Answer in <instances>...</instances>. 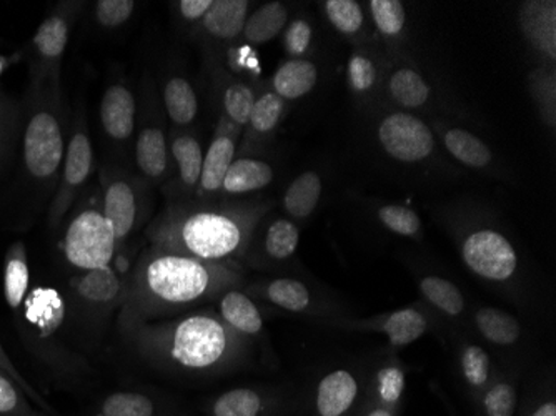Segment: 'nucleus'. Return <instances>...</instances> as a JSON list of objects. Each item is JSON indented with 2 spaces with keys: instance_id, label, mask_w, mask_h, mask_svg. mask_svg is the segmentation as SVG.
Here are the masks:
<instances>
[{
  "instance_id": "nucleus-20",
  "label": "nucleus",
  "mask_w": 556,
  "mask_h": 416,
  "mask_svg": "<svg viewBox=\"0 0 556 416\" xmlns=\"http://www.w3.org/2000/svg\"><path fill=\"white\" fill-rule=\"evenodd\" d=\"M239 134L240 128L222 117L217 136L212 140L211 147L204 155L202 174H200L199 187H197L199 199L208 200L220 192L225 175L229 172L233 155H236Z\"/></svg>"
},
{
  "instance_id": "nucleus-37",
  "label": "nucleus",
  "mask_w": 556,
  "mask_h": 416,
  "mask_svg": "<svg viewBox=\"0 0 556 416\" xmlns=\"http://www.w3.org/2000/svg\"><path fill=\"white\" fill-rule=\"evenodd\" d=\"M445 146L453 157L468 167L483 168L492 162V150L473 134L452 128L445 134Z\"/></svg>"
},
{
  "instance_id": "nucleus-5",
  "label": "nucleus",
  "mask_w": 556,
  "mask_h": 416,
  "mask_svg": "<svg viewBox=\"0 0 556 416\" xmlns=\"http://www.w3.org/2000/svg\"><path fill=\"white\" fill-rule=\"evenodd\" d=\"M12 315L25 346L50 370L67 378L90 371L89 363L67 345V302L58 290H29L24 305Z\"/></svg>"
},
{
  "instance_id": "nucleus-21",
  "label": "nucleus",
  "mask_w": 556,
  "mask_h": 416,
  "mask_svg": "<svg viewBox=\"0 0 556 416\" xmlns=\"http://www.w3.org/2000/svg\"><path fill=\"white\" fill-rule=\"evenodd\" d=\"M217 314L240 337L249 340L252 345L265 343V325L261 310L252 297L242 289L227 290L217 299Z\"/></svg>"
},
{
  "instance_id": "nucleus-29",
  "label": "nucleus",
  "mask_w": 556,
  "mask_h": 416,
  "mask_svg": "<svg viewBox=\"0 0 556 416\" xmlns=\"http://www.w3.org/2000/svg\"><path fill=\"white\" fill-rule=\"evenodd\" d=\"M418 289L427 303L450 320H460L467 314V300L457 285L440 275H421Z\"/></svg>"
},
{
  "instance_id": "nucleus-9",
  "label": "nucleus",
  "mask_w": 556,
  "mask_h": 416,
  "mask_svg": "<svg viewBox=\"0 0 556 416\" xmlns=\"http://www.w3.org/2000/svg\"><path fill=\"white\" fill-rule=\"evenodd\" d=\"M93 172V147L87 130L86 114L77 111L71 122L67 150L62 164L58 189L50 200L47 222L50 230H58L65 215L72 211L75 200L79 199L84 187Z\"/></svg>"
},
{
  "instance_id": "nucleus-38",
  "label": "nucleus",
  "mask_w": 556,
  "mask_h": 416,
  "mask_svg": "<svg viewBox=\"0 0 556 416\" xmlns=\"http://www.w3.org/2000/svg\"><path fill=\"white\" fill-rule=\"evenodd\" d=\"M255 100L257 97L249 84L242 83V80H232L225 86L224 93H222L224 117L242 130L245 125H249Z\"/></svg>"
},
{
  "instance_id": "nucleus-23",
  "label": "nucleus",
  "mask_w": 556,
  "mask_h": 416,
  "mask_svg": "<svg viewBox=\"0 0 556 416\" xmlns=\"http://www.w3.org/2000/svg\"><path fill=\"white\" fill-rule=\"evenodd\" d=\"M405 387H407V375L402 363L396 358H387L367 374L365 402L383 406L402 415Z\"/></svg>"
},
{
  "instance_id": "nucleus-32",
  "label": "nucleus",
  "mask_w": 556,
  "mask_h": 416,
  "mask_svg": "<svg viewBox=\"0 0 556 416\" xmlns=\"http://www.w3.org/2000/svg\"><path fill=\"white\" fill-rule=\"evenodd\" d=\"M318 71L311 61L292 59L280 65L275 72L271 87L283 100H295L307 96L317 84Z\"/></svg>"
},
{
  "instance_id": "nucleus-16",
  "label": "nucleus",
  "mask_w": 556,
  "mask_h": 416,
  "mask_svg": "<svg viewBox=\"0 0 556 416\" xmlns=\"http://www.w3.org/2000/svg\"><path fill=\"white\" fill-rule=\"evenodd\" d=\"M333 327L345 328V330H365L380 331L389 338L390 343L395 349L410 345L417 342L418 338L424 337L432 318L428 315L427 310L420 306H407V308L396 310L389 315L382 317L370 318V320H346V318H336L330 320Z\"/></svg>"
},
{
  "instance_id": "nucleus-14",
  "label": "nucleus",
  "mask_w": 556,
  "mask_h": 416,
  "mask_svg": "<svg viewBox=\"0 0 556 416\" xmlns=\"http://www.w3.org/2000/svg\"><path fill=\"white\" fill-rule=\"evenodd\" d=\"M150 97L143 90V105L140 111L139 133L134 146L136 167L139 171L140 180L146 186H159L170 172V153H168V139L165 136L164 124L161 115L152 112Z\"/></svg>"
},
{
  "instance_id": "nucleus-51",
  "label": "nucleus",
  "mask_w": 556,
  "mask_h": 416,
  "mask_svg": "<svg viewBox=\"0 0 556 416\" xmlns=\"http://www.w3.org/2000/svg\"><path fill=\"white\" fill-rule=\"evenodd\" d=\"M230 68L236 74H243V72H258L257 55L254 54V50L250 49L249 46H237L229 50Z\"/></svg>"
},
{
  "instance_id": "nucleus-35",
  "label": "nucleus",
  "mask_w": 556,
  "mask_h": 416,
  "mask_svg": "<svg viewBox=\"0 0 556 416\" xmlns=\"http://www.w3.org/2000/svg\"><path fill=\"white\" fill-rule=\"evenodd\" d=\"M287 21H289V11L282 2L262 5L254 14L247 17L242 33L243 39L254 46H261L282 33Z\"/></svg>"
},
{
  "instance_id": "nucleus-52",
  "label": "nucleus",
  "mask_w": 556,
  "mask_h": 416,
  "mask_svg": "<svg viewBox=\"0 0 556 416\" xmlns=\"http://www.w3.org/2000/svg\"><path fill=\"white\" fill-rule=\"evenodd\" d=\"M212 5H214V0H182V2H177L175 8L184 21L202 22Z\"/></svg>"
},
{
  "instance_id": "nucleus-3",
  "label": "nucleus",
  "mask_w": 556,
  "mask_h": 416,
  "mask_svg": "<svg viewBox=\"0 0 556 416\" xmlns=\"http://www.w3.org/2000/svg\"><path fill=\"white\" fill-rule=\"evenodd\" d=\"M265 212V205L174 202L147 227V239L165 252L240 265Z\"/></svg>"
},
{
  "instance_id": "nucleus-48",
  "label": "nucleus",
  "mask_w": 556,
  "mask_h": 416,
  "mask_svg": "<svg viewBox=\"0 0 556 416\" xmlns=\"http://www.w3.org/2000/svg\"><path fill=\"white\" fill-rule=\"evenodd\" d=\"M0 370L4 371V374L8 375V377L11 378L18 388H21L22 392L27 395V399H29L30 402H34V405L39 406L40 412H43L49 416L58 415V412H55V409L47 403V400L43 399L42 393L37 392L36 388L27 381V378H24L18 374L17 368H15L12 360L9 358L8 352H5L2 343H0Z\"/></svg>"
},
{
  "instance_id": "nucleus-54",
  "label": "nucleus",
  "mask_w": 556,
  "mask_h": 416,
  "mask_svg": "<svg viewBox=\"0 0 556 416\" xmlns=\"http://www.w3.org/2000/svg\"><path fill=\"white\" fill-rule=\"evenodd\" d=\"M18 59H22V52L15 55H0V77H2V74H4L12 64H15Z\"/></svg>"
},
{
  "instance_id": "nucleus-25",
  "label": "nucleus",
  "mask_w": 556,
  "mask_h": 416,
  "mask_svg": "<svg viewBox=\"0 0 556 416\" xmlns=\"http://www.w3.org/2000/svg\"><path fill=\"white\" fill-rule=\"evenodd\" d=\"M471 318L478 335L496 349H514L521 342L523 328L520 322L505 310L480 306L475 310Z\"/></svg>"
},
{
  "instance_id": "nucleus-15",
  "label": "nucleus",
  "mask_w": 556,
  "mask_h": 416,
  "mask_svg": "<svg viewBox=\"0 0 556 416\" xmlns=\"http://www.w3.org/2000/svg\"><path fill=\"white\" fill-rule=\"evenodd\" d=\"M378 140L390 157L405 164L424 161L435 147L427 124L410 114H392L378 127Z\"/></svg>"
},
{
  "instance_id": "nucleus-27",
  "label": "nucleus",
  "mask_w": 556,
  "mask_h": 416,
  "mask_svg": "<svg viewBox=\"0 0 556 416\" xmlns=\"http://www.w3.org/2000/svg\"><path fill=\"white\" fill-rule=\"evenodd\" d=\"M249 9L250 2L247 0H217L200 25L212 39L230 42L243 33Z\"/></svg>"
},
{
  "instance_id": "nucleus-55",
  "label": "nucleus",
  "mask_w": 556,
  "mask_h": 416,
  "mask_svg": "<svg viewBox=\"0 0 556 416\" xmlns=\"http://www.w3.org/2000/svg\"><path fill=\"white\" fill-rule=\"evenodd\" d=\"M37 416H49V415H46V413H43V412H39V415H37Z\"/></svg>"
},
{
  "instance_id": "nucleus-40",
  "label": "nucleus",
  "mask_w": 556,
  "mask_h": 416,
  "mask_svg": "<svg viewBox=\"0 0 556 416\" xmlns=\"http://www.w3.org/2000/svg\"><path fill=\"white\" fill-rule=\"evenodd\" d=\"M390 93L402 108L418 109L430 97V87L412 68H400L390 79Z\"/></svg>"
},
{
  "instance_id": "nucleus-24",
  "label": "nucleus",
  "mask_w": 556,
  "mask_h": 416,
  "mask_svg": "<svg viewBox=\"0 0 556 416\" xmlns=\"http://www.w3.org/2000/svg\"><path fill=\"white\" fill-rule=\"evenodd\" d=\"M520 402V375L496 370L492 381L471 406L477 416H517Z\"/></svg>"
},
{
  "instance_id": "nucleus-12",
  "label": "nucleus",
  "mask_w": 556,
  "mask_h": 416,
  "mask_svg": "<svg viewBox=\"0 0 556 416\" xmlns=\"http://www.w3.org/2000/svg\"><path fill=\"white\" fill-rule=\"evenodd\" d=\"M367 392V374L333 368L299 403V416H358Z\"/></svg>"
},
{
  "instance_id": "nucleus-22",
  "label": "nucleus",
  "mask_w": 556,
  "mask_h": 416,
  "mask_svg": "<svg viewBox=\"0 0 556 416\" xmlns=\"http://www.w3.org/2000/svg\"><path fill=\"white\" fill-rule=\"evenodd\" d=\"M168 153L170 165L177 168L175 186L168 189V196H189L199 187L202 164H204V150L199 140L187 133H172L168 139Z\"/></svg>"
},
{
  "instance_id": "nucleus-17",
  "label": "nucleus",
  "mask_w": 556,
  "mask_h": 416,
  "mask_svg": "<svg viewBox=\"0 0 556 416\" xmlns=\"http://www.w3.org/2000/svg\"><path fill=\"white\" fill-rule=\"evenodd\" d=\"M242 290L252 299L270 303L290 314H330L325 306L324 299H317L311 287L296 278L280 277L274 278V280L258 281L254 285H243Z\"/></svg>"
},
{
  "instance_id": "nucleus-26",
  "label": "nucleus",
  "mask_w": 556,
  "mask_h": 416,
  "mask_svg": "<svg viewBox=\"0 0 556 416\" xmlns=\"http://www.w3.org/2000/svg\"><path fill=\"white\" fill-rule=\"evenodd\" d=\"M495 371L492 356L482 345L462 342L460 349H458V374H460L465 393L470 399L471 405L485 390L486 385L492 381Z\"/></svg>"
},
{
  "instance_id": "nucleus-4",
  "label": "nucleus",
  "mask_w": 556,
  "mask_h": 416,
  "mask_svg": "<svg viewBox=\"0 0 556 416\" xmlns=\"http://www.w3.org/2000/svg\"><path fill=\"white\" fill-rule=\"evenodd\" d=\"M22 108V184L40 206L49 205L71 136L64 93L52 87L29 90Z\"/></svg>"
},
{
  "instance_id": "nucleus-41",
  "label": "nucleus",
  "mask_w": 556,
  "mask_h": 416,
  "mask_svg": "<svg viewBox=\"0 0 556 416\" xmlns=\"http://www.w3.org/2000/svg\"><path fill=\"white\" fill-rule=\"evenodd\" d=\"M530 5L533 8H528L530 15H525V29L532 42L553 59L556 55L555 8L546 15L552 2Z\"/></svg>"
},
{
  "instance_id": "nucleus-42",
  "label": "nucleus",
  "mask_w": 556,
  "mask_h": 416,
  "mask_svg": "<svg viewBox=\"0 0 556 416\" xmlns=\"http://www.w3.org/2000/svg\"><path fill=\"white\" fill-rule=\"evenodd\" d=\"M517 416H556V393L553 380H543L539 387L521 393Z\"/></svg>"
},
{
  "instance_id": "nucleus-2",
  "label": "nucleus",
  "mask_w": 556,
  "mask_h": 416,
  "mask_svg": "<svg viewBox=\"0 0 556 416\" xmlns=\"http://www.w3.org/2000/svg\"><path fill=\"white\" fill-rule=\"evenodd\" d=\"M243 285L239 264H212L150 245L127 277L118 325L179 317Z\"/></svg>"
},
{
  "instance_id": "nucleus-31",
  "label": "nucleus",
  "mask_w": 556,
  "mask_h": 416,
  "mask_svg": "<svg viewBox=\"0 0 556 416\" xmlns=\"http://www.w3.org/2000/svg\"><path fill=\"white\" fill-rule=\"evenodd\" d=\"M274 180V168L267 162L255 159H237L225 175L224 190L227 196L257 192L270 186Z\"/></svg>"
},
{
  "instance_id": "nucleus-7",
  "label": "nucleus",
  "mask_w": 556,
  "mask_h": 416,
  "mask_svg": "<svg viewBox=\"0 0 556 416\" xmlns=\"http://www.w3.org/2000/svg\"><path fill=\"white\" fill-rule=\"evenodd\" d=\"M61 250L68 267L77 274L111 267L117 243L114 228L100 203L89 202L72 214L62 236Z\"/></svg>"
},
{
  "instance_id": "nucleus-18",
  "label": "nucleus",
  "mask_w": 556,
  "mask_h": 416,
  "mask_svg": "<svg viewBox=\"0 0 556 416\" xmlns=\"http://www.w3.org/2000/svg\"><path fill=\"white\" fill-rule=\"evenodd\" d=\"M136 93L124 80L111 84L100 100V125L105 139L115 147H125L137 128Z\"/></svg>"
},
{
  "instance_id": "nucleus-30",
  "label": "nucleus",
  "mask_w": 556,
  "mask_h": 416,
  "mask_svg": "<svg viewBox=\"0 0 556 416\" xmlns=\"http://www.w3.org/2000/svg\"><path fill=\"white\" fill-rule=\"evenodd\" d=\"M30 290L29 256L24 243L14 242L4 259V297L12 314L25 303Z\"/></svg>"
},
{
  "instance_id": "nucleus-10",
  "label": "nucleus",
  "mask_w": 556,
  "mask_h": 416,
  "mask_svg": "<svg viewBox=\"0 0 556 416\" xmlns=\"http://www.w3.org/2000/svg\"><path fill=\"white\" fill-rule=\"evenodd\" d=\"M465 265L477 277L498 287H510L520 274V256L510 240L493 228H477L460 240Z\"/></svg>"
},
{
  "instance_id": "nucleus-46",
  "label": "nucleus",
  "mask_w": 556,
  "mask_h": 416,
  "mask_svg": "<svg viewBox=\"0 0 556 416\" xmlns=\"http://www.w3.org/2000/svg\"><path fill=\"white\" fill-rule=\"evenodd\" d=\"M39 412L33 408L21 388L0 370V416H37Z\"/></svg>"
},
{
  "instance_id": "nucleus-43",
  "label": "nucleus",
  "mask_w": 556,
  "mask_h": 416,
  "mask_svg": "<svg viewBox=\"0 0 556 416\" xmlns=\"http://www.w3.org/2000/svg\"><path fill=\"white\" fill-rule=\"evenodd\" d=\"M324 5L328 21L332 22L337 30L346 36L357 34L364 25V12H362L361 5L353 0H327Z\"/></svg>"
},
{
  "instance_id": "nucleus-45",
  "label": "nucleus",
  "mask_w": 556,
  "mask_h": 416,
  "mask_svg": "<svg viewBox=\"0 0 556 416\" xmlns=\"http://www.w3.org/2000/svg\"><path fill=\"white\" fill-rule=\"evenodd\" d=\"M134 0H97L93 18L102 29L114 30L127 24L136 12Z\"/></svg>"
},
{
  "instance_id": "nucleus-13",
  "label": "nucleus",
  "mask_w": 556,
  "mask_h": 416,
  "mask_svg": "<svg viewBox=\"0 0 556 416\" xmlns=\"http://www.w3.org/2000/svg\"><path fill=\"white\" fill-rule=\"evenodd\" d=\"M300 399L271 387H239L214 396L205 416H299Z\"/></svg>"
},
{
  "instance_id": "nucleus-33",
  "label": "nucleus",
  "mask_w": 556,
  "mask_h": 416,
  "mask_svg": "<svg viewBox=\"0 0 556 416\" xmlns=\"http://www.w3.org/2000/svg\"><path fill=\"white\" fill-rule=\"evenodd\" d=\"M165 112H167L168 121L177 127H187L195 121L199 114V99H197L195 90L192 84L180 77V75H172L164 86Z\"/></svg>"
},
{
  "instance_id": "nucleus-50",
  "label": "nucleus",
  "mask_w": 556,
  "mask_h": 416,
  "mask_svg": "<svg viewBox=\"0 0 556 416\" xmlns=\"http://www.w3.org/2000/svg\"><path fill=\"white\" fill-rule=\"evenodd\" d=\"M349 77L353 89L357 92H367L374 87L377 72H375V65L371 64L370 59L355 54L350 59Z\"/></svg>"
},
{
  "instance_id": "nucleus-1",
  "label": "nucleus",
  "mask_w": 556,
  "mask_h": 416,
  "mask_svg": "<svg viewBox=\"0 0 556 416\" xmlns=\"http://www.w3.org/2000/svg\"><path fill=\"white\" fill-rule=\"evenodd\" d=\"M118 328L127 345L150 367L187 380L242 370L254 352V345L212 310L165 320L129 322Z\"/></svg>"
},
{
  "instance_id": "nucleus-8",
  "label": "nucleus",
  "mask_w": 556,
  "mask_h": 416,
  "mask_svg": "<svg viewBox=\"0 0 556 416\" xmlns=\"http://www.w3.org/2000/svg\"><path fill=\"white\" fill-rule=\"evenodd\" d=\"M127 295V278L112 267L74 275L68 281V317L87 330L104 327L115 310H121Z\"/></svg>"
},
{
  "instance_id": "nucleus-44",
  "label": "nucleus",
  "mask_w": 556,
  "mask_h": 416,
  "mask_svg": "<svg viewBox=\"0 0 556 416\" xmlns=\"http://www.w3.org/2000/svg\"><path fill=\"white\" fill-rule=\"evenodd\" d=\"M378 220L382 222L390 231L402 237L420 236V217L414 211L403 205H386L378 211Z\"/></svg>"
},
{
  "instance_id": "nucleus-47",
  "label": "nucleus",
  "mask_w": 556,
  "mask_h": 416,
  "mask_svg": "<svg viewBox=\"0 0 556 416\" xmlns=\"http://www.w3.org/2000/svg\"><path fill=\"white\" fill-rule=\"evenodd\" d=\"M371 15L383 36H399L405 25V9L396 0H371Z\"/></svg>"
},
{
  "instance_id": "nucleus-49",
  "label": "nucleus",
  "mask_w": 556,
  "mask_h": 416,
  "mask_svg": "<svg viewBox=\"0 0 556 416\" xmlns=\"http://www.w3.org/2000/svg\"><path fill=\"white\" fill-rule=\"evenodd\" d=\"M312 42V27L307 21L296 18L286 30V49L292 58L300 59Z\"/></svg>"
},
{
  "instance_id": "nucleus-19",
  "label": "nucleus",
  "mask_w": 556,
  "mask_h": 416,
  "mask_svg": "<svg viewBox=\"0 0 556 416\" xmlns=\"http://www.w3.org/2000/svg\"><path fill=\"white\" fill-rule=\"evenodd\" d=\"M96 416H195L186 405L161 393L146 390H118L104 396Z\"/></svg>"
},
{
  "instance_id": "nucleus-34",
  "label": "nucleus",
  "mask_w": 556,
  "mask_h": 416,
  "mask_svg": "<svg viewBox=\"0 0 556 416\" xmlns=\"http://www.w3.org/2000/svg\"><path fill=\"white\" fill-rule=\"evenodd\" d=\"M321 180L315 172H305L290 184L283 197V209L296 220H305L314 214L320 202Z\"/></svg>"
},
{
  "instance_id": "nucleus-11",
  "label": "nucleus",
  "mask_w": 556,
  "mask_h": 416,
  "mask_svg": "<svg viewBox=\"0 0 556 416\" xmlns=\"http://www.w3.org/2000/svg\"><path fill=\"white\" fill-rule=\"evenodd\" d=\"M102 211L114 228L117 252L143 222L146 184L136 175L122 168H102Z\"/></svg>"
},
{
  "instance_id": "nucleus-28",
  "label": "nucleus",
  "mask_w": 556,
  "mask_h": 416,
  "mask_svg": "<svg viewBox=\"0 0 556 416\" xmlns=\"http://www.w3.org/2000/svg\"><path fill=\"white\" fill-rule=\"evenodd\" d=\"M300 230L289 218H277L268 225L262 240L261 256L255 265H280L290 262L299 249Z\"/></svg>"
},
{
  "instance_id": "nucleus-53",
  "label": "nucleus",
  "mask_w": 556,
  "mask_h": 416,
  "mask_svg": "<svg viewBox=\"0 0 556 416\" xmlns=\"http://www.w3.org/2000/svg\"><path fill=\"white\" fill-rule=\"evenodd\" d=\"M358 416H400L399 413L392 409L383 408V406L371 405V403L364 402Z\"/></svg>"
},
{
  "instance_id": "nucleus-39",
  "label": "nucleus",
  "mask_w": 556,
  "mask_h": 416,
  "mask_svg": "<svg viewBox=\"0 0 556 416\" xmlns=\"http://www.w3.org/2000/svg\"><path fill=\"white\" fill-rule=\"evenodd\" d=\"M283 111H286V103L282 97H278L274 90L262 93L255 100L254 111L250 115V136L255 139H265L270 136L282 121Z\"/></svg>"
},
{
  "instance_id": "nucleus-6",
  "label": "nucleus",
  "mask_w": 556,
  "mask_h": 416,
  "mask_svg": "<svg viewBox=\"0 0 556 416\" xmlns=\"http://www.w3.org/2000/svg\"><path fill=\"white\" fill-rule=\"evenodd\" d=\"M86 2H59L25 47L29 64V90L62 89L61 67L75 22Z\"/></svg>"
},
{
  "instance_id": "nucleus-36",
  "label": "nucleus",
  "mask_w": 556,
  "mask_h": 416,
  "mask_svg": "<svg viewBox=\"0 0 556 416\" xmlns=\"http://www.w3.org/2000/svg\"><path fill=\"white\" fill-rule=\"evenodd\" d=\"M24 108L0 90V168L11 161L21 140Z\"/></svg>"
}]
</instances>
